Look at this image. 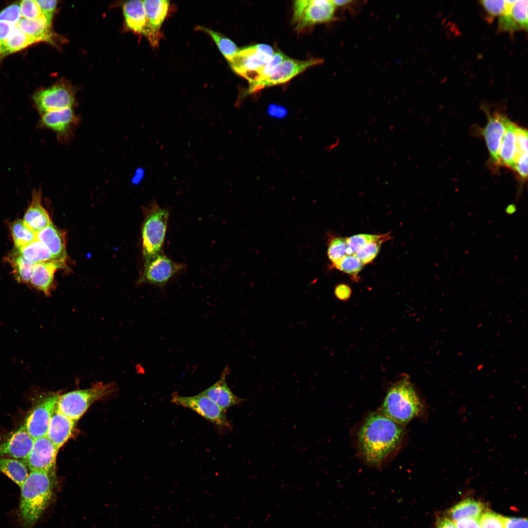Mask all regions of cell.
<instances>
[{"label":"cell","instance_id":"45","mask_svg":"<svg viewBox=\"0 0 528 528\" xmlns=\"http://www.w3.org/2000/svg\"><path fill=\"white\" fill-rule=\"evenodd\" d=\"M504 528H528L525 518L503 516Z\"/></svg>","mask_w":528,"mask_h":528},{"label":"cell","instance_id":"10","mask_svg":"<svg viewBox=\"0 0 528 528\" xmlns=\"http://www.w3.org/2000/svg\"><path fill=\"white\" fill-rule=\"evenodd\" d=\"M185 268V264L173 261L163 253L144 263L139 282L164 287L171 279Z\"/></svg>","mask_w":528,"mask_h":528},{"label":"cell","instance_id":"51","mask_svg":"<svg viewBox=\"0 0 528 528\" xmlns=\"http://www.w3.org/2000/svg\"><path fill=\"white\" fill-rule=\"evenodd\" d=\"M435 528H457V527L455 522L445 516H442L438 518Z\"/></svg>","mask_w":528,"mask_h":528},{"label":"cell","instance_id":"40","mask_svg":"<svg viewBox=\"0 0 528 528\" xmlns=\"http://www.w3.org/2000/svg\"><path fill=\"white\" fill-rule=\"evenodd\" d=\"M481 528H504L503 516L486 510L479 519Z\"/></svg>","mask_w":528,"mask_h":528},{"label":"cell","instance_id":"6","mask_svg":"<svg viewBox=\"0 0 528 528\" xmlns=\"http://www.w3.org/2000/svg\"><path fill=\"white\" fill-rule=\"evenodd\" d=\"M336 7L330 0H298L294 2L293 21L297 29L336 20Z\"/></svg>","mask_w":528,"mask_h":528},{"label":"cell","instance_id":"47","mask_svg":"<svg viewBox=\"0 0 528 528\" xmlns=\"http://www.w3.org/2000/svg\"><path fill=\"white\" fill-rule=\"evenodd\" d=\"M334 294L336 297L341 301H346L351 296L352 289L351 287L346 284H340L337 285L334 290Z\"/></svg>","mask_w":528,"mask_h":528},{"label":"cell","instance_id":"39","mask_svg":"<svg viewBox=\"0 0 528 528\" xmlns=\"http://www.w3.org/2000/svg\"><path fill=\"white\" fill-rule=\"evenodd\" d=\"M480 2L489 21L497 16L503 15L506 12V0H481Z\"/></svg>","mask_w":528,"mask_h":528},{"label":"cell","instance_id":"49","mask_svg":"<svg viewBox=\"0 0 528 528\" xmlns=\"http://www.w3.org/2000/svg\"><path fill=\"white\" fill-rule=\"evenodd\" d=\"M455 523L457 528H481L479 519L463 518Z\"/></svg>","mask_w":528,"mask_h":528},{"label":"cell","instance_id":"1","mask_svg":"<svg viewBox=\"0 0 528 528\" xmlns=\"http://www.w3.org/2000/svg\"><path fill=\"white\" fill-rule=\"evenodd\" d=\"M403 435L402 425L382 414H372L358 433L360 451L368 462L379 464L396 448Z\"/></svg>","mask_w":528,"mask_h":528},{"label":"cell","instance_id":"20","mask_svg":"<svg viewBox=\"0 0 528 528\" xmlns=\"http://www.w3.org/2000/svg\"><path fill=\"white\" fill-rule=\"evenodd\" d=\"M66 266V262L59 261L34 264L30 281L31 286L42 291L46 296H50L55 287L54 275L56 271Z\"/></svg>","mask_w":528,"mask_h":528},{"label":"cell","instance_id":"37","mask_svg":"<svg viewBox=\"0 0 528 528\" xmlns=\"http://www.w3.org/2000/svg\"><path fill=\"white\" fill-rule=\"evenodd\" d=\"M362 264L354 255H346L332 265L346 273L356 276L361 270Z\"/></svg>","mask_w":528,"mask_h":528},{"label":"cell","instance_id":"7","mask_svg":"<svg viewBox=\"0 0 528 528\" xmlns=\"http://www.w3.org/2000/svg\"><path fill=\"white\" fill-rule=\"evenodd\" d=\"M171 402L177 406L190 409L220 429L230 430L232 427L226 417V411L201 393L191 396L172 394Z\"/></svg>","mask_w":528,"mask_h":528},{"label":"cell","instance_id":"2","mask_svg":"<svg viewBox=\"0 0 528 528\" xmlns=\"http://www.w3.org/2000/svg\"><path fill=\"white\" fill-rule=\"evenodd\" d=\"M55 474L30 471L21 488L19 517L24 528H32L48 506L53 495Z\"/></svg>","mask_w":528,"mask_h":528},{"label":"cell","instance_id":"36","mask_svg":"<svg viewBox=\"0 0 528 528\" xmlns=\"http://www.w3.org/2000/svg\"><path fill=\"white\" fill-rule=\"evenodd\" d=\"M385 234L374 235L368 234H358L346 239L347 244L346 254L354 255L357 250L365 243L377 240Z\"/></svg>","mask_w":528,"mask_h":528},{"label":"cell","instance_id":"44","mask_svg":"<svg viewBox=\"0 0 528 528\" xmlns=\"http://www.w3.org/2000/svg\"><path fill=\"white\" fill-rule=\"evenodd\" d=\"M39 5L43 16L48 22L51 24L53 14L55 12L57 1L56 0H35Z\"/></svg>","mask_w":528,"mask_h":528},{"label":"cell","instance_id":"25","mask_svg":"<svg viewBox=\"0 0 528 528\" xmlns=\"http://www.w3.org/2000/svg\"><path fill=\"white\" fill-rule=\"evenodd\" d=\"M486 510L485 506L483 503L467 498L448 510L445 517L454 522L463 518L480 519Z\"/></svg>","mask_w":528,"mask_h":528},{"label":"cell","instance_id":"32","mask_svg":"<svg viewBox=\"0 0 528 528\" xmlns=\"http://www.w3.org/2000/svg\"><path fill=\"white\" fill-rule=\"evenodd\" d=\"M10 228L16 249L22 248L37 240V233L30 229L22 220L13 221Z\"/></svg>","mask_w":528,"mask_h":528},{"label":"cell","instance_id":"19","mask_svg":"<svg viewBox=\"0 0 528 528\" xmlns=\"http://www.w3.org/2000/svg\"><path fill=\"white\" fill-rule=\"evenodd\" d=\"M230 370L227 366L222 372L218 381L200 393L207 396L225 411L242 404L246 400L235 395L226 382V376Z\"/></svg>","mask_w":528,"mask_h":528},{"label":"cell","instance_id":"27","mask_svg":"<svg viewBox=\"0 0 528 528\" xmlns=\"http://www.w3.org/2000/svg\"><path fill=\"white\" fill-rule=\"evenodd\" d=\"M516 125L510 121L502 138L499 151L498 165L512 168L517 156L515 129Z\"/></svg>","mask_w":528,"mask_h":528},{"label":"cell","instance_id":"46","mask_svg":"<svg viewBox=\"0 0 528 528\" xmlns=\"http://www.w3.org/2000/svg\"><path fill=\"white\" fill-rule=\"evenodd\" d=\"M512 169L522 178L526 179L528 176V153L520 156L515 162Z\"/></svg>","mask_w":528,"mask_h":528},{"label":"cell","instance_id":"35","mask_svg":"<svg viewBox=\"0 0 528 528\" xmlns=\"http://www.w3.org/2000/svg\"><path fill=\"white\" fill-rule=\"evenodd\" d=\"M390 238V234H386L384 237L380 239L370 241L360 247L354 255L362 264L369 263L377 255L381 243Z\"/></svg>","mask_w":528,"mask_h":528},{"label":"cell","instance_id":"17","mask_svg":"<svg viewBox=\"0 0 528 528\" xmlns=\"http://www.w3.org/2000/svg\"><path fill=\"white\" fill-rule=\"evenodd\" d=\"M34 440L23 425L21 426L7 440L0 443V458L24 461L32 448Z\"/></svg>","mask_w":528,"mask_h":528},{"label":"cell","instance_id":"21","mask_svg":"<svg viewBox=\"0 0 528 528\" xmlns=\"http://www.w3.org/2000/svg\"><path fill=\"white\" fill-rule=\"evenodd\" d=\"M37 239L48 248L56 261L66 262L65 233L52 222L37 233Z\"/></svg>","mask_w":528,"mask_h":528},{"label":"cell","instance_id":"29","mask_svg":"<svg viewBox=\"0 0 528 528\" xmlns=\"http://www.w3.org/2000/svg\"><path fill=\"white\" fill-rule=\"evenodd\" d=\"M36 43L31 38L24 33L14 24L12 31L0 48V56H3L20 51L29 45Z\"/></svg>","mask_w":528,"mask_h":528},{"label":"cell","instance_id":"26","mask_svg":"<svg viewBox=\"0 0 528 528\" xmlns=\"http://www.w3.org/2000/svg\"><path fill=\"white\" fill-rule=\"evenodd\" d=\"M142 1L151 29L156 34L161 37L160 28L168 12L169 1L144 0Z\"/></svg>","mask_w":528,"mask_h":528},{"label":"cell","instance_id":"23","mask_svg":"<svg viewBox=\"0 0 528 528\" xmlns=\"http://www.w3.org/2000/svg\"><path fill=\"white\" fill-rule=\"evenodd\" d=\"M76 422L55 409L49 422L46 437L59 449L73 434Z\"/></svg>","mask_w":528,"mask_h":528},{"label":"cell","instance_id":"38","mask_svg":"<svg viewBox=\"0 0 528 528\" xmlns=\"http://www.w3.org/2000/svg\"><path fill=\"white\" fill-rule=\"evenodd\" d=\"M346 249V239L337 237L331 239L329 243L328 255L332 265L347 255Z\"/></svg>","mask_w":528,"mask_h":528},{"label":"cell","instance_id":"34","mask_svg":"<svg viewBox=\"0 0 528 528\" xmlns=\"http://www.w3.org/2000/svg\"><path fill=\"white\" fill-rule=\"evenodd\" d=\"M287 58L288 57L281 51L274 52L270 61L246 77L249 86L264 80L277 66Z\"/></svg>","mask_w":528,"mask_h":528},{"label":"cell","instance_id":"30","mask_svg":"<svg viewBox=\"0 0 528 528\" xmlns=\"http://www.w3.org/2000/svg\"><path fill=\"white\" fill-rule=\"evenodd\" d=\"M16 281L19 283L30 282L34 264L26 259L16 249L8 257Z\"/></svg>","mask_w":528,"mask_h":528},{"label":"cell","instance_id":"3","mask_svg":"<svg viewBox=\"0 0 528 528\" xmlns=\"http://www.w3.org/2000/svg\"><path fill=\"white\" fill-rule=\"evenodd\" d=\"M422 407L412 384L405 378L388 390L381 411V414L402 425L418 416Z\"/></svg>","mask_w":528,"mask_h":528},{"label":"cell","instance_id":"22","mask_svg":"<svg viewBox=\"0 0 528 528\" xmlns=\"http://www.w3.org/2000/svg\"><path fill=\"white\" fill-rule=\"evenodd\" d=\"M23 220L36 233L52 223L47 211L42 204L41 190H35L32 192L31 201L24 215Z\"/></svg>","mask_w":528,"mask_h":528},{"label":"cell","instance_id":"11","mask_svg":"<svg viewBox=\"0 0 528 528\" xmlns=\"http://www.w3.org/2000/svg\"><path fill=\"white\" fill-rule=\"evenodd\" d=\"M59 395L53 393L45 396L27 416L23 425L33 439L46 436Z\"/></svg>","mask_w":528,"mask_h":528},{"label":"cell","instance_id":"5","mask_svg":"<svg viewBox=\"0 0 528 528\" xmlns=\"http://www.w3.org/2000/svg\"><path fill=\"white\" fill-rule=\"evenodd\" d=\"M114 389L112 383H98L91 388L60 394L55 409L77 422L92 403L111 394Z\"/></svg>","mask_w":528,"mask_h":528},{"label":"cell","instance_id":"48","mask_svg":"<svg viewBox=\"0 0 528 528\" xmlns=\"http://www.w3.org/2000/svg\"><path fill=\"white\" fill-rule=\"evenodd\" d=\"M267 113L270 116L282 118L287 115V110L282 106L271 104L268 107Z\"/></svg>","mask_w":528,"mask_h":528},{"label":"cell","instance_id":"15","mask_svg":"<svg viewBox=\"0 0 528 528\" xmlns=\"http://www.w3.org/2000/svg\"><path fill=\"white\" fill-rule=\"evenodd\" d=\"M78 123L72 108L46 112L42 114L41 119V125L54 132L63 141L70 138Z\"/></svg>","mask_w":528,"mask_h":528},{"label":"cell","instance_id":"41","mask_svg":"<svg viewBox=\"0 0 528 528\" xmlns=\"http://www.w3.org/2000/svg\"><path fill=\"white\" fill-rule=\"evenodd\" d=\"M19 4L22 18L35 19L43 16L35 0H23Z\"/></svg>","mask_w":528,"mask_h":528},{"label":"cell","instance_id":"42","mask_svg":"<svg viewBox=\"0 0 528 528\" xmlns=\"http://www.w3.org/2000/svg\"><path fill=\"white\" fill-rule=\"evenodd\" d=\"M515 136L517 150L515 162L521 156L528 153L527 130L516 125L515 129Z\"/></svg>","mask_w":528,"mask_h":528},{"label":"cell","instance_id":"33","mask_svg":"<svg viewBox=\"0 0 528 528\" xmlns=\"http://www.w3.org/2000/svg\"><path fill=\"white\" fill-rule=\"evenodd\" d=\"M197 29L204 31L212 38L228 62L233 58L239 50L234 42L219 32L200 26L197 27Z\"/></svg>","mask_w":528,"mask_h":528},{"label":"cell","instance_id":"12","mask_svg":"<svg viewBox=\"0 0 528 528\" xmlns=\"http://www.w3.org/2000/svg\"><path fill=\"white\" fill-rule=\"evenodd\" d=\"M33 99L42 115L50 111L72 108L75 97L69 87L61 83L38 91Z\"/></svg>","mask_w":528,"mask_h":528},{"label":"cell","instance_id":"9","mask_svg":"<svg viewBox=\"0 0 528 528\" xmlns=\"http://www.w3.org/2000/svg\"><path fill=\"white\" fill-rule=\"evenodd\" d=\"M323 62L321 59L300 61L288 58L277 66L264 80L249 86L243 97L264 88L285 83L308 68L321 64Z\"/></svg>","mask_w":528,"mask_h":528},{"label":"cell","instance_id":"28","mask_svg":"<svg viewBox=\"0 0 528 528\" xmlns=\"http://www.w3.org/2000/svg\"><path fill=\"white\" fill-rule=\"evenodd\" d=\"M30 470L23 460L0 458V472L5 474L19 487L28 477Z\"/></svg>","mask_w":528,"mask_h":528},{"label":"cell","instance_id":"13","mask_svg":"<svg viewBox=\"0 0 528 528\" xmlns=\"http://www.w3.org/2000/svg\"><path fill=\"white\" fill-rule=\"evenodd\" d=\"M46 436L34 440L32 448L24 461L30 471L55 474L56 457L59 451Z\"/></svg>","mask_w":528,"mask_h":528},{"label":"cell","instance_id":"8","mask_svg":"<svg viewBox=\"0 0 528 528\" xmlns=\"http://www.w3.org/2000/svg\"><path fill=\"white\" fill-rule=\"evenodd\" d=\"M274 54L271 46L257 44L239 49L228 63L235 73L245 78L270 61Z\"/></svg>","mask_w":528,"mask_h":528},{"label":"cell","instance_id":"43","mask_svg":"<svg viewBox=\"0 0 528 528\" xmlns=\"http://www.w3.org/2000/svg\"><path fill=\"white\" fill-rule=\"evenodd\" d=\"M22 18L20 4H11L0 12V21L17 24Z\"/></svg>","mask_w":528,"mask_h":528},{"label":"cell","instance_id":"18","mask_svg":"<svg viewBox=\"0 0 528 528\" xmlns=\"http://www.w3.org/2000/svg\"><path fill=\"white\" fill-rule=\"evenodd\" d=\"M510 120L504 114L495 113L489 116L483 134L494 164L498 165L499 151L502 138Z\"/></svg>","mask_w":528,"mask_h":528},{"label":"cell","instance_id":"4","mask_svg":"<svg viewBox=\"0 0 528 528\" xmlns=\"http://www.w3.org/2000/svg\"><path fill=\"white\" fill-rule=\"evenodd\" d=\"M141 235L144 263L163 253L170 211L153 200L143 208Z\"/></svg>","mask_w":528,"mask_h":528},{"label":"cell","instance_id":"16","mask_svg":"<svg viewBox=\"0 0 528 528\" xmlns=\"http://www.w3.org/2000/svg\"><path fill=\"white\" fill-rule=\"evenodd\" d=\"M528 0H506L505 14L499 17L498 28L513 32L528 29Z\"/></svg>","mask_w":528,"mask_h":528},{"label":"cell","instance_id":"50","mask_svg":"<svg viewBox=\"0 0 528 528\" xmlns=\"http://www.w3.org/2000/svg\"><path fill=\"white\" fill-rule=\"evenodd\" d=\"M14 25V24L0 21V48L10 34Z\"/></svg>","mask_w":528,"mask_h":528},{"label":"cell","instance_id":"24","mask_svg":"<svg viewBox=\"0 0 528 528\" xmlns=\"http://www.w3.org/2000/svg\"><path fill=\"white\" fill-rule=\"evenodd\" d=\"M51 24L46 19L42 17L35 19L22 18L17 23L19 28L26 35L33 39L36 43L53 42V33Z\"/></svg>","mask_w":528,"mask_h":528},{"label":"cell","instance_id":"31","mask_svg":"<svg viewBox=\"0 0 528 528\" xmlns=\"http://www.w3.org/2000/svg\"><path fill=\"white\" fill-rule=\"evenodd\" d=\"M17 249L26 259L34 264L56 261L48 248L37 239L28 245Z\"/></svg>","mask_w":528,"mask_h":528},{"label":"cell","instance_id":"14","mask_svg":"<svg viewBox=\"0 0 528 528\" xmlns=\"http://www.w3.org/2000/svg\"><path fill=\"white\" fill-rule=\"evenodd\" d=\"M123 10L128 27L146 36L153 46H157L161 36L156 35L151 29L142 0L128 1L124 4Z\"/></svg>","mask_w":528,"mask_h":528}]
</instances>
